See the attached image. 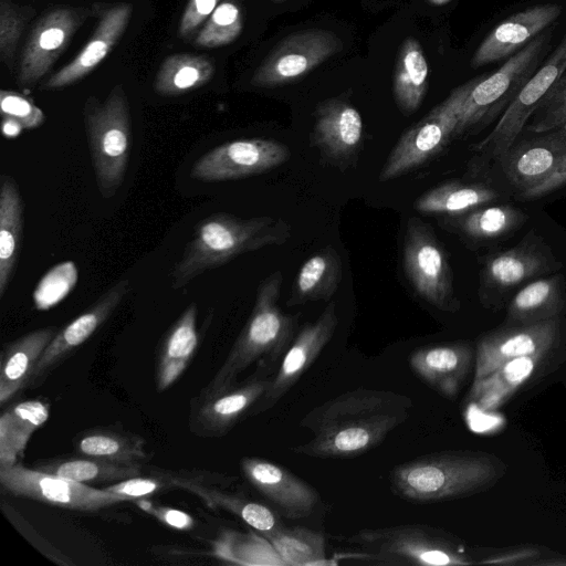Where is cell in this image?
Instances as JSON below:
<instances>
[{"mask_svg":"<svg viewBox=\"0 0 566 566\" xmlns=\"http://www.w3.org/2000/svg\"><path fill=\"white\" fill-rule=\"evenodd\" d=\"M291 226L282 218H241L218 212L202 219L170 273V285L180 290L207 271L244 253L285 243Z\"/></svg>","mask_w":566,"mask_h":566,"instance_id":"obj_2","label":"cell"},{"mask_svg":"<svg viewBox=\"0 0 566 566\" xmlns=\"http://www.w3.org/2000/svg\"><path fill=\"white\" fill-rule=\"evenodd\" d=\"M337 324L336 305L331 302L314 322L305 324L298 331L283 355L276 374L270 378L265 392L250 415L271 409L290 391L332 339Z\"/></svg>","mask_w":566,"mask_h":566,"instance_id":"obj_16","label":"cell"},{"mask_svg":"<svg viewBox=\"0 0 566 566\" xmlns=\"http://www.w3.org/2000/svg\"><path fill=\"white\" fill-rule=\"evenodd\" d=\"M49 417V405L28 400L8 408L0 418V465H12L24 452L32 433Z\"/></svg>","mask_w":566,"mask_h":566,"instance_id":"obj_33","label":"cell"},{"mask_svg":"<svg viewBox=\"0 0 566 566\" xmlns=\"http://www.w3.org/2000/svg\"><path fill=\"white\" fill-rule=\"evenodd\" d=\"M23 126L14 118L2 116V132L7 138H13L20 134Z\"/></svg>","mask_w":566,"mask_h":566,"instance_id":"obj_49","label":"cell"},{"mask_svg":"<svg viewBox=\"0 0 566 566\" xmlns=\"http://www.w3.org/2000/svg\"><path fill=\"white\" fill-rule=\"evenodd\" d=\"M428 1L432 4L440 6V4H444V3L449 2L450 0H428Z\"/></svg>","mask_w":566,"mask_h":566,"instance_id":"obj_50","label":"cell"},{"mask_svg":"<svg viewBox=\"0 0 566 566\" xmlns=\"http://www.w3.org/2000/svg\"><path fill=\"white\" fill-rule=\"evenodd\" d=\"M282 282L281 271H274L260 282L251 315L206 390L234 385L238 376L258 360L274 365L283 357L295 337L298 318L285 314L277 304Z\"/></svg>","mask_w":566,"mask_h":566,"instance_id":"obj_4","label":"cell"},{"mask_svg":"<svg viewBox=\"0 0 566 566\" xmlns=\"http://www.w3.org/2000/svg\"><path fill=\"white\" fill-rule=\"evenodd\" d=\"M198 307L190 303L166 334L157 364V390L170 387L185 371L198 346Z\"/></svg>","mask_w":566,"mask_h":566,"instance_id":"obj_29","label":"cell"},{"mask_svg":"<svg viewBox=\"0 0 566 566\" xmlns=\"http://www.w3.org/2000/svg\"><path fill=\"white\" fill-rule=\"evenodd\" d=\"M34 469L85 484L115 483L140 475V467L97 458H60L36 462Z\"/></svg>","mask_w":566,"mask_h":566,"instance_id":"obj_37","label":"cell"},{"mask_svg":"<svg viewBox=\"0 0 566 566\" xmlns=\"http://www.w3.org/2000/svg\"><path fill=\"white\" fill-rule=\"evenodd\" d=\"M0 108L2 116L14 118L25 129L36 128L45 122L42 109L18 92L1 90Z\"/></svg>","mask_w":566,"mask_h":566,"instance_id":"obj_44","label":"cell"},{"mask_svg":"<svg viewBox=\"0 0 566 566\" xmlns=\"http://www.w3.org/2000/svg\"><path fill=\"white\" fill-rule=\"evenodd\" d=\"M526 214L512 206H481L452 217L450 226L473 241H489L504 237L517 229Z\"/></svg>","mask_w":566,"mask_h":566,"instance_id":"obj_38","label":"cell"},{"mask_svg":"<svg viewBox=\"0 0 566 566\" xmlns=\"http://www.w3.org/2000/svg\"><path fill=\"white\" fill-rule=\"evenodd\" d=\"M23 202L15 179L0 178V297L9 289L20 258L23 237Z\"/></svg>","mask_w":566,"mask_h":566,"instance_id":"obj_27","label":"cell"},{"mask_svg":"<svg viewBox=\"0 0 566 566\" xmlns=\"http://www.w3.org/2000/svg\"><path fill=\"white\" fill-rule=\"evenodd\" d=\"M551 35L539 33L493 74L476 78L462 105L455 137L482 129L509 107L536 72Z\"/></svg>","mask_w":566,"mask_h":566,"instance_id":"obj_7","label":"cell"},{"mask_svg":"<svg viewBox=\"0 0 566 566\" xmlns=\"http://www.w3.org/2000/svg\"><path fill=\"white\" fill-rule=\"evenodd\" d=\"M546 133L514 144L500 159L505 176L521 195L545 181L566 153V126Z\"/></svg>","mask_w":566,"mask_h":566,"instance_id":"obj_24","label":"cell"},{"mask_svg":"<svg viewBox=\"0 0 566 566\" xmlns=\"http://www.w3.org/2000/svg\"><path fill=\"white\" fill-rule=\"evenodd\" d=\"M214 63L205 55L179 53L167 56L155 77L154 88L163 96H177L198 90L211 81Z\"/></svg>","mask_w":566,"mask_h":566,"instance_id":"obj_36","label":"cell"},{"mask_svg":"<svg viewBox=\"0 0 566 566\" xmlns=\"http://www.w3.org/2000/svg\"><path fill=\"white\" fill-rule=\"evenodd\" d=\"M287 566L337 565L328 559L322 533L304 526L285 527L264 536Z\"/></svg>","mask_w":566,"mask_h":566,"instance_id":"obj_39","label":"cell"},{"mask_svg":"<svg viewBox=\"0 0 566 566\" xmlns=\"http://www.w3.org/2000/svg\"><path fill=\"white\" fill-rule=\"evenodd\" d=\"M161 523L176 530H189L193 526V518L179 510L170 507H148L146 509Z\"/></svg>","mask_w":566,"mask_h":566,"instance_id":"obj_48","label":"cell"},{"mask_svg":"<svg viewBox=\"0 0 566 566\" xmlns=\"http://www.w3.org/2000/svg\"><path fill=\"white\" fill-rule=\"evenodd\" d=\"M83 122L98 191L111 199L123 185L130 151V113L124 86L115 85L103 102L88 96Z\"/></svg>","mask_w":566,"mask_h":566,"instance_id":"obj_6","label":"cell"},{"mask_svg":"<svg viewBox=\"0 0 566 566\" xmlns=\"http://www.w3.org/2000/svg\"><path fill=\"white\" fill-rule=\"evenodd\" d=\"M270 378L258 373L251 379L223 389L206 390L193 400L189 427L193 434L221 437L228 433L259 401Z\"/></svg>","mask_w":566,"mask_h":566,"instance_id":"obj_17","label":"cell"},{"mask_svg":"<svg viewBox=\"0 0 566 566\" xmlns=\"http://www.w3.org/2000/svg\"><path fill=\"white\" fill-rule=\"evenodd\" d=\"M566 72V32L558 46L504 111L493 130L474 146L484 160L501 159L515 144L542 99Z\"/></svg>","mask_w":566,"mask_h":566,"instance_id":"obj_11","label":"cell"},{"mask_svg":"<svg viewBox=\"0 0 566 566\" xmlns=\"http://www.w3.org/2000/svg\"><path fill=\"white\" fill-rule=\"evenodd\" d=\"M133 7L119 2L104 9L91 38L77 55L42 85L54 91L67 87L91 74L116 46L127 29Z\"/></svg>","mask_w":566,"mask_h":566,"instance_id":"obj_22","label":"cell"},{"mask_svg":"<svg viewBox=\"0 0 566 566\" xmlns=\"http://www.w3.org/2000/svg\"><path fill=\"white\" fill-rule=\"evenodd\" d=\"M0 484L17 497L31 499L73 511L90 512L129 499L20 463L0 465Z\"/></svg>","mask_w":566,"mask_h":566,"instance_id":"obj_10","label":"cell"},{"mask_svg":"<svg viewBox=\"0 0 566 566\" xmlns=\"http://www.w3.org/2000/svg\"><path fill=\"white\" fill-rule=\"evenodd\" d=\"M243 15L235 0H222L197 32L193 45L213 49L232 43L241 33Z\"/></svg>","mask_w":566,"mask_h":566,"instance_id":"obj_40","label":"cell"},{"mask_svg":"<svg viewBox=\"0 0 566 566\" xmlns=\"http://www.w3.org/2000/svg\"><path fill=\"white\" fill-rule=\"evenodd\" d=\"M54 326L34 329L8 343L0 361V403L29 386L44 349L57 333Z\"/></svg>","mask_w":566,"mask_h":566,"instance_id":"obj_26","label":"cell"},{"mask_svg":"<svg viewBox=\"0 0 566 566\" xmlns=\"http://www.w3.org/2000/svg\"><path fill=\"white\" fill-rule=\"evenodd\" d=\"M566 312L563 275L533 281L521 289L507 307V325H523L562 317Z\"/></svg>","mask_w":566,"mask_h":566,"instance_id":"obj_28","label":"cell"},{"mask_svg":"<svg viewBox=\"0 0 566 566\" xmlns=\"http://www.w3.org/2000/svg\"><path fill=\"white\" fill-rule=\"evenodd\" d=\"M324 163L345 170L355 163L363 146V119L359 112L340 98L321 103L315 111L311 134Z\"/></svg>","mask_w":566,"mask_h":566,"instance_id":"obj_19","label":"cell"},{"mask_svg":"<svg viewBox=\"0 0 566 566\" xmlns=\"http://www.w3.org/2000/svg\"><path fill=\"white\" fill-rule=\"evenodd\" d=\"M240 467L249 483L289 518L308 516L319 501L312 485L280 464L245 457Z\"/></svg>","mask_w":566,"mask_h":566,"instance_id":"obj_21","label":"cell"},{"mask_svg":"<svg viewBox=\"0 0 566 566\" xmlns=\"http://www.w3.org/2000/svg\"><path fill=\"white\" fill-rule=\"evenodd\" d=\"M545 356H523L473 381L470 398L483 410L499 408L533 375Z\"/></svg>","mask_w":566,"mask_h":566,"instance_id":"obj_35","label":"cell"},{"mask_svg":"<svg viewBox=\"0 0 566 566\" xmlns=\"http://www.w3.org/2000/svg\"><path fill=\"white\" fill-rule=\"evenodd\" d=\"M497 192L483 184L447 181L419 196L413 207L420 213L457 217L497 198Z\"/></svg>","mask_w":566,"mask_h":566,"instance_id":"obj_31","label":"cell"},{"mask_svg":"<svg viewBox=\"0 0 566 566\" xmlns=\"http://www.w3.org/2000/svg\"><path fill=\"white\" fill-rule=\"evenodd\" d=\"M272 1H274V2H283L285 0H272Z\"/></svg>","mask_w":566,"mask_h":566,"instance_id":"obj_51","label":"cell"},{"mask_svg":"<svg viewBox=\"0 0 566 566\" xmlns=\"http://www.w3.org/2000/svg\"><path fill=\"white\" fill-rule=\"evenodd\" d=\"M562 266L547 244L534 233L514 248L490 255L481 273V298L490 304L495 296L537 275Z\"/></svg>","mask_w":566,"mask_h":566,"instance_id":"obj_18","label":"cell"},{"mask_svg":"<svg viewBox=\"0 0 566 566\" xmlns=\"http://www.w3.org/2000/svg\"><path fill=\"white\" fill-rule=\"evenodd\" d=\"M403 271L422 300L444 312L459 310L447 252L431 227L417 217L409 218L406 227Z\"/></svg>","mask_w":566,"mask_h":566,"instance_id":"obj_9","label":"cell"},{"mask_svg":"<svg viewBox=\"0 0 566 566\" xmlns=\"http://www.w3.org/2000/svg\"><path fill=\"white\" fill-rule=\"evenodd\" d=\"M291 157L289 146L274 139L240 138L203 154L190 169L202 182H221L256 176L282 166Z\"/></svg>","mask_w":566,"mask_h":566,"instance_id":"obj_12","label":"cell"},{"mask_svg":"<svg viewBox=\"0 0 566 566\" xmlns=\"http://www.w3.org/2000/svg\"><path fill=\"white\" fill-rule=\"evenodd\" d=\"M557 3L536 4L518 11L496 25L475 50L472 67L513 55L551 25L562 13Z\"/></svg>","mask_w":566,"mask_h":566,"instance_id":"obj_23","label":"cell"},{"mask_svg":"<svg viewBox=\"0 0 566 566\" xmlns=\"http://www.w3.org/2000/svg\"><path fill=\"white\" fill-rule=\"evenodd\" d=\"M74 444L82 455L126 465L140 467L148 459L143 437L113 428L90 429L80 433Z\"/></svg>","mask_w":566,"mask_h":566,"instance_id":"obj_32","label":"cell"},{"mask_svg":"<svg viewBox=\"0 0 566 566\" xmlns=\"http://www.w3.org/2000/svg\"><path fill=\"white\" fill-rule=\"evenodd\" d=\"M129 291V280L120 279L87 310L57 331L40 357L29 385L34 386L84 344L111 317Z\"/></svg>","mask_w":566,"mask_h":566,"instance_id":"obj_20","label":"cell"},{"mask_svg":"<svg viewBox=\"0 0 566 566\" xmlns=\"http://www.w3.org/2000/svg\"><path fill=\"white\" fill-rule=\"evenodd\" d=\"M527 125L532 133H546L566 126V74L542 99Z\"/></svg>","mask_w":566,"mask_h":566,"instance_id":"obj_43","label":"cell"},{"mask_svg":"<svg viewBox=\"0 0 566 566\" xmlns=\"http://www.w3.org/2000/svg\"><path fill=\"white\" fill-rule=\"evenodd\" d=\"M344 541L353 549L335 555L336 560L427 566L471 563L463 547L451 535L426 524L364 528Z\"/></svg>","mask_w":566,"mask_h":566,"instance_id":"obj_5","label":"cell"},{"mask_svg":"<svg viewBox=\"0 0 566 566\" xmlns=\"http://www.w3.org/2000/svg\"><path fill=\"white\" fill-rule=\"evenodd\" d=\"M566 185V153L564 154L556 170L541 185L534 189L521 195L524 199H534L545 196Z\"/></svg>","mask_w":566,"mask_h":566,"instance_id":"obj_47","label":"cell"},{"mask_svg":"<svg viewBox=\"0 0 566 566\" xmlns=\"http://www.w3.org/2000/svg\"><path fill=\"white\" fill-rule=\"evenodd\" d=\"M476 78L454 88L396 143L379 174L380 181L403 176L431 160L455 137L462 105Z\"/></svg>","mask_w":566,"mask_h":566,"instance_id":"obj_8","label":"cell"},{"mask_svg":"<svg viewBox=\"0 0 566 566\" xmlns=\"http://www.w3.org/2000/svg\"><path fill=\"white\" fill-rule=\"evenodd\" d=\"M197 493L203 494L202 496L208 503L235 514L263 536L284 526L280 517L270 507L263 504L232 494L209 491H197Z\"/></svg>","mask_w":566,"mask_h":566,"instance_id":"obj_41","label":"cell"},{"mask_svg":"<svg viewBox=\"0 0 566 566\" xmlns=\"http://www.w3.org/2000/svg\"><path fill=\"white\" fill-rule=\"evenodd\" d=\"M221 0H189L180 19L179 35L184 40L198 31L201 24L209 19Z\"/></svg>","mask_w":566,"mask_h":566,"instance_id":"obj_46","label":"cell"},{"mask_svg":"<svg viewBox=\"0 0 566 566\" xmlns=\"http://www.w3.org/2000/svg\"><path fill=\"white\" fill-rule=\"evenodd\" d=\"M474 358L465 342L424 346L412 352L408 363L412 371L431 388L454 398L465 381Z\"/></svg>","mask_w":566,"mask_h":566,"instance_id":"obj_25","label":"cell"},{"mask_svg":"<svg viewBox=\"0 0 566 566\" xmlns=\"http://www.w3.org/2000/svg\"><path fill=\"white\" fill-rule=\"evenodd\" d=\"M169 483L159 478H143L140 475L112 483L103 489L125 496L129 500L145 497L167 489Z\"/></svg>","mask_w":566,"mask_h":566,"instance_id":"obj_45","label":"cell"},{"mask_svg":"<svg viewBox=\"0 0 566 566\" xmlns=\"http://www.w3.org/2000/svg\"><path fill=\"white\" fill-rule=\"evenodd\" d=\"M428 72L420 43L415 38H407L399 51L392 86L395 101L403 114L415 113L422 104Z\"/></svg>","mask_w":566,"mask_h":566,"instance_id":"obj_34","label":"cell"},{"mask_svg":"<svg viewBox=\"0 0 566 566\" xmlns=\"http://www.w3.org/2000/svg\"><path fill=\"white\" fill-rule=\"evenodd\" d=\"M562 336V317L534 324L507 325L485 334L476 345L473 381L514 358L546 356L559 344Z\"/></svg>","mask_w":566,"mask_h":566,"instance_id":"obj_15","label":"cell"},{"mask_svg":"<svg viewBox=\"0 0 566 566\" xmlns=\"http://www.w3.org/2000/svg\"><path fill=\"white\" fill-rule=\"evenodd\" d=\"M34 10L18 7L11 0H0V56L11 71L20 38Z\"/></svg>","mask_w":566,"mask_h":566,"instance_id":"obj_42","label":"cell"},{"mask_svg":"<svg viewBox=\"0 0 566 566\" xmlns=\"http://www.w3.org/2000/svg\"><path fill=\"white\" fill-rule=\"evenodd\" d=\"M343 49L332 31L310 29L283 39L252 76L258 87H273L297 81Z\"/></svg>","mask_w":566,"mask_h":566,"instance_id":"obj_14","label":"cell"},{"mask_svg":"<svg viewBox=\"0 0 566 566\" xmlns=\"http://www.w3.org/2000/svg\"><path fill=\"white\" fill-rule=\"evenodd\" d=\"M412 400L390 390L357 388L313 408L300 426L312 438L292 452L318 459L360 455L379 446L410 416Z\"/></svg>","mask_w":566,"mask_h":566,"instance_id":"obj_1","label":"cell"},{"mask_svg":"<svg viewBox=\"0 0 566 566\" xmlns=\"http://www.w3.org/2000/svg\"><path fill=\"white\" fill-rule=\"evenodd\" d=\"M505 464L492 454L442 451L396 465L389 474L391 491L413 502H438L469 496L493 485Z\"/></svg>","mask_w":566,"mask_h":566,"instance_id":"obj_3","label":"cell"},{"mask_svg":"<svg viewBox=\"0 0 566 566\" xmlns=\"http://www.w3.org/2000/svg\"><path fill=\"white\" fill-rule=\"evenodd\" d=\"M342 273L338 252L332 245H326L303 263L292 284L286 305L328 301L338 289Z\"/></svg>","mask_w":566,"mask_h":566,"instance_id":"obj_30","label":"cell"},{"mask_svg":"<svg viewBox=\"0 0 566 566\" xmlns=\"http://www.w3.org/2000/svg\"><path fill=\"white\" fill-rule=\"evenodd\" d=\"M93 10L57 6L41 15L21 52L17 77L20 86L36 84L51 70Z\"/></svg>","mask_w":566,"mask_h":566,"instance_id":"obj_13","label":"cell"}]
</instances>
